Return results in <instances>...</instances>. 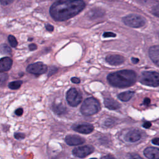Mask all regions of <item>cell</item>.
Listing matches in <instances>:
<instances>
[{
	"label": "cell",
	"mask_w": 159,
	"mask_h": 159,
	"mask_svg": "<svg viewBox=\"0 0 159 159\" xmlns=\"http://www.w3.org/2000/svg\"><path fill=\"white\" fill-rule=\"evenodd\" d=\"M84 7L82 0H59L52 5L50 14L56 20H65L79 14Z\"/></svg>",
	"instance_id": "obj_1"
},
{
	"label": "cell",
	"mask_w": 159,
	"mask_h": 159,
	"mask_svg": "<svg viewBox=\"0 0 159 159\" xmlns=\"http://www.w3.org/2000/svg\"><path fill=\"white\" fill-rule=\"evenodd\" d=\"M136 73L134 71L124 70L108 75L107 80L113 86L125 88L134 84L136 81Z\"/></svg>",
	"instance_id": "obj_2"
},
{
	"label": "cell",
	"mask_w": 159,
	"mask_h": 159,
	"mask_svg": "<svg viewBox=\"0 0 159 159\" xmlns=\"http://www.w3.org/2000/svg\"><path fill=\"white\" fill-rule=\"evenodd\" d=\"M99 109L100 104L98 101L94 98H89L83 102L80 111L84 116H89L97 113Z\"/></svg>",
	"instance_id": "obj_3"
},
{
	"label": "cell",
	"mask_w": 159,
	"mask_h": 159,
	"mask_svg": "<svg viewBox=\"0 0 159 159\" xmlns=\"http://www.w3.org/2000/svg\"><path fill=\"white\" fill-rule=\"evenodd\" d=\"M140 82L148 86H159V73L155 71H144L140 78Z\"/></svg>",
	"instance_id": "obj_4"
},
{
	"label": "cell",
	"mask_w": 159,
	"mask_h": 159,
	"mask_svg": "<svg viewBox=\"0 0 159 159\" xmlns=\"http://www.w3.org/2000/svg\"><path fill=\"white\" fill-rule=\"evenodd\" d=\"M123 22L124 24L130 26L131 27H140L145 25V19L136 14H130L123 18Z\"/></svg>",
	"instance_id": "obj_5"
},
{
	"label": "cell",
	"mask_w": 159,
	"mask_h": 159,
	"mask_svg": "<svg viewBox=\"0 0 159 159\" xmlns=\"http://www.w3.org/2000/svg\"><path fill=\"white\" fill-rule=\"evenodd\" d=\"M66 99L70 106L75 107L81 102L82 96L76 89L71 88L66 93Z\"/></svg>",
	"instance_id": "obj_6"
},
{
	"label": "cell",
	"mask_w": 159,
	"mask_h": 159,
	"mask_svg": "<svg viewBox=\"0 0 159 159\" xmlns=\"http://www.w3.org/2000/svg\"><path fill=\"white\" fill-rule=\"evenodd\" d=\"M27 71L34 75H41L47 71V66L42 62H37L29 65L27 68Z\"/></svg>",
	"instance_id": "obj_7"
},
{
	"label": "cell",
	"mask_w": 159,
	"mask_h": 159,
	"mask_svg": "<svg viewBox=\"0 0 159 159\" xmlns=\"http://www.w3.org/2000/svg\"><path fill=\"white\" fill-rule=\"evenodd\" d=\"M94 151V147L91 145H85L75 148L73 150V154L80 158H84L91 154Z\"/></svg>",
	"instance_id": "obj_8"
},
{
	"label": "cell",
	"mask_w": 159,
	"mask_h": 159,
	"mask_svg": "<svg viewBox=\"0 0 159 159\" xmlns=\"http://www.w3.org/2000/svg\"><path fill=\"white\" fill-rule=\"evenodd\" d=\"M65 142L69 145H78L84 142V140L76 135H68L65 137Z\"/></svg>",
	"instance_id": "obj_9"
},
{
	"label": "cell",
	"mask_w": 159,
	"mask_h": 159,
	"mask_svg": "<svg viewBox=\"0 0 159 159\" xmlns=\"http://www.w3.org/2000/svg\"><path fill=\"white\" fill-rule=\"evenodd\" d=\"M73 129L81 134H89L94 130V127L88 124H83L75 125L73 127Z\"/></svg>",
	"instance_id": "obj_10"
},
{
	"label": "cell",
	"mask_w": 159,
	"mask_h": 159,
	"mask_svg": "<svg viewBox=\"0 0 159 159\" xmlns=\"http://www.w3.org/2000/svg\"><path fill=\"white\" fill-rule=\"evenodd\" d=\"M106 60L111 65H119L124 62V58L119 55H110L106 57Z\"/></svg>",
	"instance_id": "obj_11"
},
{
	"label": "cell",
	"mask_w": 159,
	"mask_h": 159,
	"mask_svg": "<svg viewBox=\"0 0 159 159\" xmlns=\"http://www.w3.org/2000/svg\"><path fill=\"white\" fill-rule=\"evenodd\" d=\"M149 56L154 63L159 66V45H155L149 49Z\"/></svg>",
	"instance_id": "obj_12"
},
{
	"label": "cell",
	"mask_w": 159,
	"mask_h": 159,
	"mask_svg": "<svg viewBox=\"0 0 159 159\" xmlns=\"http://www.w3.org/2000/svg\"><path fill=\"white\" fill-rule=\"evenodd\" d=\"M144 155L149 159H159V148L148 147L144 150Z\"/></svg>",
	"instance_id": "obj_13"
},
{
	"label": "cell",
	"mask_w": 159,
	"mask_h": 159,
	"mask_svg": "<svg viewBox=\"0 0 159 159\" xmlns=\"http://www.w3.org/2000/svg\"><path fill=\"white\" fill-rule=\"evenodd\" d=\"M141 138V134L139 130H132L127 133L125 139L129 142H135L140 140Z\"/></svg>",
	"instance_id": "obj_14"
},
{
	"label": "cell",
	"mask_w": 159,
	"mask_h": 159,
	"mask_svg": "<svg viewBox=\"0 0 159 159\" xmlns=\"http://www.w3.org/2000/svg\"><path fill=\"white\" fill-rule=\"evenodd\" d=\"M12 60L9 57H4L0 59V72L6 71L11 69Z\"/></svg>",
	"instance_id": "obj_15"
},
{
	"label": "cell",
	"mask_w": 159,
	"mask_h": 159,
	"mask_svg": "<svg viewBox=\"0 0 159 159\" xmlns=\"http://www.w3.org/2000/svg\"><path fill=\"white\" fill-rule=\"evenodd\" d=\"M104 105L107 108L111 110H116L119 109L120 107V105L118 102L110 98H107L104 99Z\"/></svg>",
	"instance_id": "obj_16"
},
{
	"label": "cell",
	"mask_w": 159,
	"mask_h": 159,
	"mask_svg": "<svg viewBox=\"0 0 159 159\" xmlns=\"http://www.w3.org/2000/svg\"><path fill=\"white\" fill-rule=\"evenodd\" d=\"M133 95H134L133 91H125V92L120 93L118 95V98L120 100H121L122 101H128L129 100H130L132 98Z\"/></svg>",
	"instance_id": "obj_17"
},
{
	"label": "cell",
	"mask_w": 159,
	"mask_h": 159,
	"mask_svg": "<svg viewBox=\"0 0 159 159\" xmlns=\"http://www.w3.org/2000/svg\"><path fill=\"white\" fill-rule=\"evenodd\" d=\"M53 111L55 113L58 115H61L64 114L66 111V108L61 104H55L53 105Z\"/></svg>",
	"instance_id": "obj_18"
},
{
	"label": "cell",
	"mask_w": 159,
	"mask_h": 159,
	"mask_svg": "<svg viewBox=\"0 0 159 159\" xmlns=\"http://www.w3.org/2000/svg\"><path fill=\"white\" fill-rule=\"evenodd\" d=\"M22 83V81H14L9 83L8 86L11 89H17L20 87Z\"/></svg>",
	"instance_id": "obj_19"
},
{
	"label": "cell",
	"mask_w": 159,
	"mask_h": 159,
	"mask_svg": "<svg viewBox=\"0 0 159 159\" xmlns=\"http://www.w3.org/2000/svg\"><path fill=\"white\" fill-rule=\"evenodd\" d=\"M0 53L2 54H9L11 53V49L7 45L2 44L0 46Z\"/></svg>",
	"instance_id": "obj_20"
},
{
	"label": "cell",
	"mask_w": 159,
	"mask_h": 159,
	"mask_svg": "<svg viewBox=\"0 0 159 159\" xmlns=\"http://www.w3.org/2000/svg\"><path fill=\"white\" fill-rule=\"evenodd\" d=\"M8 79V75L6 73H0V85H3L6 83Z\"/></svg>",
	"instance_id": "obj_21"
},
{
	"label": "cell",
	"mask_w": 159,
	"mask_h": 159,
	"mask_svg": "<svg viewBox=\"0 0 159 159\" xmlns=\"http://www.w3.org/2000/svg\"><path fill=\"white\" fill-rule=\"evenodd\" d=\"M8 40H9V42L11 44V45L12 47H16L17 45V42L16 39V38L13 36V35H9L8 37Z\"/></svg>",
	"instance_id": "obj_22"
},
{
	"label": "cell",
	"mask_w": 159,
	"mask_h": 159,
	"mask_svg": "<svg viewBox=\"0 0 159 159\" xmlns=\"http://www.w3.org/2000/svg\"><path fill=\"white\" fill-rule=\"evenodd\" d=\"M152 11V13L155 16H156L159 17V3H158L155 6L153 7Z\"/></svg>",
	"instance_id": "obj_23"
},
{
	"label": "cell",
	"mask_w": 159,
	"mask_h": 159,
	"mask_svg": "<svg viewBox=\"0 0 159 159\" xmlns=\"http://www.w3.org/2000/svg\"><path fill=\"white\" fill-rule=\"evenodd\" d=\"M14 137L16 139H22L25 138V135L22 133H19V132H16L14 134Z\"/></svg>",
	"instance_id": "obj_24"
},
{
	"label": "cell",
	"mask_w": 159,
	"mask_h": 159,
	"mask_svg": "<svg viewBox=\"0 0 159 159\" xmlns=\"http://www.w3.org/2000/svg\"><path fill=\"white\" fill-rule=\"evenodd\" d=\"M57 71V68L56 67H54V66L51 67V68L50 69L49 73H48V76H52V75H53L55 73H56Z\"/></svg>",
	"instance_id": "obj_25"
},
{
	"label": "cell",
	"mask_w": 159,
	"mask_h": 159,
	"mask_svg": "<svg viewBox=\"0 0 159 159\" xmlns=\"http://www.w3.org/2000/svg\"><path fill=\"white\" fill-rule=\"evenodd\" d=\"M103 37H116V34L112 33V32H107L104 33L103 34Z\"/></svg>",
	"instance_id": "obj_26"
},
{
	"label": "cell",
	"mask_w": 159,
	"mask_h": 159,
	"mask_svg": "<svg viewBox=\"0 0 159 159\" xmlns=\"http://www.w3.org/2000/svg\"><path fill=\"white\" fill-rule=\"evenodd\" d=\"M14 0H0V2L3 5H8L11 4Z\"/></svg>",
	"instance_id": "obj_27"
},
{
	"label": "cell",
	"mask_w": 159,
	"mask_h": 159,
	"mask_svg": "<svg viewBox=\"0 0 159 159\" xmlns=\"http://www.w3.org/2000/svg\"><path fill=\"white\" fill-rule=\"evenodd\" d=\"M22 113H23V109L22 108H19L15 111V114L18 116H21Z\"/></svg>",
	"instance_id": "obj_28"
},
{
	"label": "cell",
	"mask_w": 159,
	"mask_h": 159,
	"mask_svg": "<svg viewBox=\"0 0 159 159\" xmlns=\"http://www.w3.org/2000/svg\"><path fill=\"white\" fill-rule=\"evenodd\" d=\"M129 159H143L142 158H141L139 155H136V154H134V155H132Z\"/></svg>",
	"instance_id": "obj_29"
},
{
	"label": "cell",
	"mask_w": 159,
	"mask_h": 159,
	"mask_svg": "<svg viewBox=\"0 0 159 159\" xmlns=\"http://www.w3.org/2000/svg\"><path fill=\"white\" fill-rule=\"evenodd\" d=\"M71 81L74 83H79L80 82V80L78 78H76V77H73L71 79Z\"/></svg>",
	"instance_id": "obj_30"
},
{
	"label": "cell",
	"mask_w": 159,
	"mask_h": 159,
	"mask_svg": "<svg viewBox=\"0 0 159 159\" xmlns=\"http://www.w3.org/2000/svg\"><path fill=\"white\" fill-rule=\"evenodd\" d=\"M29 49L30 50H35L37 48V45L35 44H34V43H31V44L29 45Z\"/></svg>",
	"instance_id": "obj_31"
},
{
	"label": "cell",
	"mask_w": 159,
	"mask_h": 159,
	"mask_svg": "<svg viewBox=\"0 0 159 159\" xmlns=\"http://www.w3.org/2000/svg\"><path fill=\"white\" fill-rule=\"evenodd\" d=\"M152 125V124L150 122H145V123H143V127H145V128H149L150 126Z\"/></svg>",
	"instance_id": "obj_32"
},
{
	"label": "cell",
	"mask_w": 159,
	"mask_h": 159,
	"mask_svg": "<svg viewBox=\"0 0 159 159\" xmlns=\"http://www.w3.org/2000/svg\"><path fill=\"white\" fill-rule=\"evenodd\" d=\"M152 143L155 145H159V138H155V139H153L152 140Z\"/></svg>",
	"instance_id": "obj_33"
},
{
	"label": "cell",
	"mask_w": 159,
	"mask_h": 159,
	"mask_svg": "<svg viewBox=\"0 0 159 159\" xmlns=\"http://www.w3.org/2000/svg\"><path fill=\"white\" fill-rule=\"evenodd\" d=\"M46 29H47V30L50 31V32H52V31L53 30V27L52 25H50V24H47V25H46Z\"/></svg>",
	"instance_id": "obj_34"
},
{
	"label": "cell",
	"mask_w": 159,
	"mask_h": 159,
	"mask_svg": "<svg viewBox=\"0 0 159 159\" xmlns=\"http://www.w3.org/2000/svg\"><path fill=\"white\" fill-rule=\"evenodd\" d=\"M150 102V99L148 98H145L144 101H143V104L145 105V106H148Z\"/></svg>",
	"instance_id": "obj_35"
},
{
	"label": "cell",
	"mask_w": 159,
	"mask_h": 159,
	"mask_svg": "<svg viewBox=\"0 0 159 159\" xmlns=\"http://www.w3.org/2000/svg\"><path fill=\"white\" fill-rule=\"evenodd\" d=\"M101 159H115V158L112 155H106V156L102 157Z\"/></svg>",
	"instance_id": "obj_36"
},
{
	"label": "cell",
	"mask_w": 159,
	"mask_h": 159,
	"mask_svg": "<svg viewBox=\"0 0 159 159\" xmlns=\"http://www.w3.org/2000/svg\"><path fill=\"white\" fill-rule=\"evenodd\" d=\"M139 61V60L138 58H132V61L134 63H138Z\"/></svg>",
	"instance_id": "obj_37"
},
{
	"label": "cell",
	"mask_w": 159,
	"mask_h": 159,
	"mask_svg": "<svg viewBox=\"0 0 159 159\" xmlns=\"http://www.w3.org/2000/svg\"><path fill=\"white\" fill-rule=\"evenodd\" d=\"M90 159H97V158H90Z\"/></svg>",
	"instance_id": "obj_38"
}]
</instances>
